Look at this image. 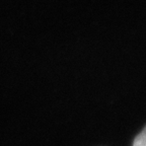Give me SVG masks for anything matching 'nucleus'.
Masks as SVG:
<instances>
[{
    "label": "nucleus",
    "instance_id": "1",
    "mask_svg": "<svg viewBox=\"0 0 146 146\" xmlns=\"http://www.w3.org/2000/svg\"><path fill=\"white\" fill-rule=\"evenodd\" d=\"M132 146H146V126L144 129L135 137Z\"/></svg>",
    "mask_w": 146,
    "mask_h": 146
}]
</instances>
